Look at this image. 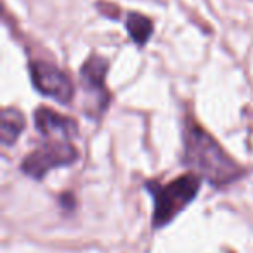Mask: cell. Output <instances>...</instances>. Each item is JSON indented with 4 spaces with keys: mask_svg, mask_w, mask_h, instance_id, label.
<instances>
[{
    "mask_svg": "<svg viewBox=\"0 0 253 253\" xmlns=\"http://www.w3.org/2000/svg\"><path fill=\"white\" fill-rule=\"evenodd\" d=\"M184 162L213 186H227L241 177L243 169L224 151L220 144L196 122H187L184 130Z\"/></svg>",
    "mask_w": 253,
    "mask_h": 253,
    "instance_id": "obj_1",
    "label": "cell"
},
{
    "mask_svg": "<svg viewBox=\"0 0 253 253\" xmlns=\"http://www.w3.org/2000/svg\"><path fill=\"white\" fill-rule=\"evenodd\" d=\"M201 186V179L196 173H186L177 177L169 184L149 182L148 189L155 200V211H153V227L162 229L170 224L191 201L196 198Z\"/></svg>",
    "mask_w": 253,
    "mask_h": 253,
    "instance_id": "obj_2",
    "label": "cell"
},
{
    "mask_svg": "<svg viewBox=\"0 0 253 253\" xmlns=\"http://www.w3.org/2000/svg\"><path fill=\"white\" fill-rule=\"evenodd\" d=\"M78 158V153L70 142L66 141H56L45 144L43 148L37 149L30 156L23 160V172L30 175L32 179L40 180L47 175V172L56 167H66L71 165Z\"/></svg>",
    "mask_w": 253,
    "mask_h": 253,
    "instance_id": "obj_3",
    "label": "cell"
},
{
    "mask_svg": "<svg viewBox=\"0 0 253 253\" xmlns=\"http://www.w3.org/2000/svg\"><path fill=\"white\" fill-rule=\"evenodd\" d=\"M30 73H32L33 87L40 94L56 99L61 104H68L73 99V82L57 66L45 61H35L30 66Z\"/></svg>",
    "mask_w": 253,
    "mask_h": 253,
    "instance_id": "obj_4",
    "label": "cell"
},
{
    "mask_svg": "<svg viewBox=\"0 0 253 253\" xmlns=\"http://www.w3.org/2000/svg\"><path fill=\"white\" fill-rule=\"evenodd\" d=\"M35 128L39 134L57 141H70L77 135V122L59 113H54L49 108H39L35 111Z\"/></svg>",
    "mask_w": 253,
    "mask_h": 253,
    "instance_id": "obj_5",
    "label": "cell"
},
{
    "mask_svg": "<svg viewBox=\"0 0 253 253\" xmlns=\"http://www.w3.org/2000/svg\"><path fill=\"white\" fill-rule=\"evenodd\" d=\"M106 71H108V61L99 56H92L90 59H87L80 70L82 85H84L88 92H92L94 97H97V101L101 99L104 106L108 104V101H109V95L104 87ZM101 109H104V108L101 106Z\"/></svg>",
    "mask_w": 253,
    "mask_h": 253,
    "instance_id": "obj_6",
    "label": "cell"
},
{
    "mask_svg": "<svg viewBox=\"0 0 253 253\" xmlns=\"http://www.w3.org/2000/svg\"><path fill=\"white\" fill-rule=\"evenodd\" d=\"M25 128V116L14 108H7L2 111L0 116V137L2 144L11 146L18 141L19 134Z\"/></svg>",
    "mask_w": 253,
    "mask_h": 253,
    "instance_id": "obj_7",
    "label": "cell"
},
{
    "mask_svg": "<svg viewBox=\"0 0 253 253\" xmlns=\"http://www.w3.org/2000/svg\"><path fill=\"white\" fill-rule=\"evenodd\" d=\"M125 26H126V32H128V35L134 39V42L137 43V45H144V43L149 40V37H151V33H153L151 21H149L146 16L134 14V12H130V14L126 16Z\"/></svg>",
    "mask_w": 253,
    "mask_h": 253,
    "instance_id": "obj_8",
    "label": "cell"
}]
</instances>
